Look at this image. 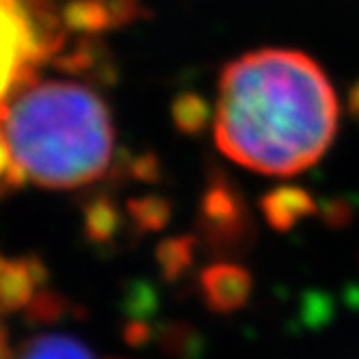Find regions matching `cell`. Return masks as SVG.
<instances>
[{"label": "cell", "mask_w": 359, "mask_h": 359, "mask_svg": "<svg viewBox=\"0 0 359 359\" xmlns=\"http://www.w3.org/2000/svg\"><path fill=\"white\" fill-rule=\"evenodd\" d=\"M5 133L18 169L37 187H87L113 163L109 107L81 83L46 81L24 89L11 102Z\"/></svg>", "instance_id": "7a4b0ae2"}, {"label": "cell", "mask_w": 359, "mask_h": 359, "mask_svg": "<svg viewBox=\"0 0 359 359\" xmlns=\"http://www.w3.org/2000/svg\"><path fill=\"white\" fill-rule=\"evenodd\" d=\"M46 279L48 269L37 255L9 258L0 253V312H18L29 307Z\"/></svg>", "instance_id": "5b68a950"}, {"label": "cell", "mask_w": 359, "mask_h": 359, "mask_svg": "<svg viewBox=\"0 0 359 359\" xmlns=\"http://www.w3.org/2000/svg\"><path fill=\"white\" fill-rule=\"evenodd\" d=\"M65 27L46 0H0V123L11 102L35 85L37 67L57 59Z\"/></svg>", "instance_id": "3957f363"}, {"label": "cell", "mask_w": 359, "mask_h": 359, "mask_svg": "<svg viewBox=\"0 0 359 359\" xmlns=\"http://www.w3.org/2000/svg\"><path fill=\"white\" fill-rule=\"evenodd\" d=\"M173 117L182 130H195V128H199L203 121L201 102L197 97H191V95L177 97L175 107H173Z\"/></svg>", "instance_id": "8fae6325"}, {"label": "cell", "mask_w": 359, "mask_h": 359, "mask_svg": "<svg viewBox=\"0 0 359 359\" xmlns=\"http://www.w3.org/2000/svg\"><path fill=\"white\" fill-rule=\"evenodd\" d=\"M121 227V215L111 197H93L83 206V232L91 245H111Z\"/></svg>", "instance_id": "ba28073f"}, {"label": "cell", "mask_w": 359, "mask_h": 359, "mask_svg": "<svg viewBox=\"0 0 359 359\" xmlns=\"http://www.w3.org/2000/svg\"><path fill=\"white\" fill-rule=\"evenodd\" d=\"M11 359H97L93 351L72 336H61V333H48V336H37L29 342H24Z\"/></svg>", "instance_id": "52a82bcc"}, {"label": "cell", "mask_w": 359, "mask_h": 359, "mask_svg": "<svg viewBox=\"0 0 359 359\" xmlns=\"http://www.w3.org/2000/svg\"><path fill=\"white\" fill-rule=\"evenodd\" d=\"M338 123L336 89L301 50H253L219 76L215 141L249 171L288 177L314 167L336 139Z\"/></svg>", "instance_id": "6da1fadb"}, {"label": "cell", "mask_w": 359, "mask_h": 359, "mask_svg": "<svg viewBox=\"0 0 359 359\" xmlns=\"http://www.w3.org/2000/svg\"><path fill=\"white\" fill-rule=\"evenodd\" d=\"M139 7V0H67L59 18L65 31L91 37L128 24Z\"/></svg>", "instance_id": "277c9868"}, {"label": "cell", "mask_w": 359, "mask_h": 359, "mask_svg": "<svg viewBox=\"0 0 359 359\" xmlns=\"http://www.w3.org/2000/svg\"><path fill=\"white\" fill-rule=\"evenodd\" d=\"M63 314V303L61 297L53 294V292H37L35 299L29 305V318H33V323L39 320H55Z\"/></svg>", "instance_id": "7c38bea8"}, {"label": "cell", "mask_w": 359, "mask_h": 359, "mask_svg": "<svg viewBox=\"0 0 359 359\" xmlns=\"http://www.w3.org/2000/svg\"><path fill=\"white\" fill-rule=\"evenodd\" d=\"M130 208V215L135 219V223L141 229H158L165 225L167 221V203L158 197H145V199H135L128 203Z\"/></svg>", "instance_id": "9c48e42d"}, {"label": "cell", "mask_w": 359, "mask_h": 359, "mask_svg": "<svg viewBox=\"0 0 359 359\" xmlns=\"http://www.w3.org/2000/svg\"><path fill=\"white\" fill-rule=\"evenodd\" d=\"M201 288L215 310H232L245 299L249 284L245 273L232 266H215L203 273Z\"/></svg>", "instance_id": "8992f818"}, {"label": "cell", "mask_w": 359, "mask_h": 359, "mask_svg": "<svg viewBox=\"0 0 359 359\" xmlns=\"http://www.w3.org/2000/svg\"><path fill=\"white\" fill-rule=\"evenodd\" d=\"M0 126H3V123H0ZM24 182H27V177L22 175V171L15 165L13 149L9 145L5 128H0V197L20 189Z\"/></svg>", "instance_id": "30bf717a"}, {"label": "cell", "mask_w": 359, "mask_h": 359, "mask_svg": "<svg viewBox=\"0 0 359 359\" xmlns=\"http://www.w3.org/2000/svg\"><path fill=\"white\" fill-rule=\"evenodd\" d=\"M0 359H11V348H9V336L5 327L0 325Z\"/></svg>", "instance_id": "5bb4252c"}, {"label": "cell", "mask_w": 359, "mask_h": 359, "mask_svg": "<svg viewBox=\"0 0 359 359\" xmlns=\"http://www.w3.org/2000/svg\"><path fill=\"white\" fill-rule=\"evenodd\" d=\"M187 255H189V245L184 238L167 241L158 251L161 266L165 269L167 275H175L182 271V266L187 264Z\"/></svg>", "instance_id": "4fadbf2b"}]
</instances>
